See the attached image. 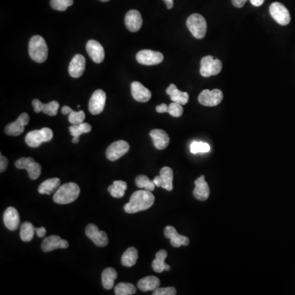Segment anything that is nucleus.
Segmentation results:
<instances>
[{"instance_id": "obj_11", "label": "nucleus", "mask_w": 295, "mask_h": 295, "mask_svg": "<svg viewBox=\"0 0 295 295\" xmlns=\"http://www.w3.org/2000/svg\"><path fill=\"white\" fill-rule=\"evenodd\" d=\"M130 150V144L125 140H118L110 144L106 151V156L108 160L117 161L122 156L128 153Z\"/></svg>"}, {"instance_id": "obj_6", "label": "nucleus", "mask_w": 295, "mask_h": 295, "mask_svg": "<svg viewBox=\"0 0 295 295\" xmlns=\"http://www.w3.org/2000/svg\"><path fill=\"white\" fill-rule=\"evenodd\" d=\"M222 70V63L218 58H214L210 55L202 58L200 62V74L204 77L217 76Z\"/></svg>"}, {"instance_id": "obj_41", "label": "nucleus", "mask_w": 295, "mask_h": 295, "mask_svg": "<svg viewBox=\"0 0 295 295\" xmlns=\"http://www.w3.org/2000/svg\"><path fill=\"white\" fill-rule=\"evenodd\" d=\"M153 295H176V290L174 287H167V288L156 289L153 291Z\"/></svg>"}, {"instance_id": "obj_21", "label": "nucleus", "mask_w": 295, "mask_h": 295, "mask_svg": "<svg viewBox=\"0 0 295 295\" xmlns=\"http://www.w3.org/2000/svg\"><path fill=\"white\" fill-rule=\"evenodd\" d=\"M131 94L135 100L140 103H146L150 100L152 97L151 92L149 89L144 87L139 81H134L131 84Z\"/></svg>"}, {"instance_id": "obj_46", "label": "nucleus", "mask_w": 295, "mask_h": 295, "mask_svg": "<svg viewBox=\"0 0 295 295\" xmlns=\"http://www.w3.org/2000/svg\"><path fill=\"white\" fill-rule=\"evenodd\" d=\"M264 1H265V0H250L252 4L255 6V7H260V6H262V5L263 4Z\"/></svg>"}, {"instance_id": "obj_40", "label": "nucleus", "mask_w": 295, "mask_h": 295, "mask_svg": "<svg viewBox=\"0 0 295 295\" xmlns=\"http://www.w3.org/2000/svg\"><path fill=\"white\" fill-rule=\"evenodd\" d=\"M184 109L183 107L180 103H171L168 106V113L171 116L174 117H180L183 114Z\"/></svg>"}, {"instance_id": "obj_44", "label": "nucleus", "mask_w": 295, "mask_h": 295, "mask_svg": "<svg viewBox=\"0 0 295 295\" xmlns=\"http://www.w3.org/2000/svg\"><path fill=\"white\" fill-rule=\"evenodd\" d=\"M231 1H232V4H233L235 7L241 8V7L245 6V3H246L248 0H231Z\"/></svg>"}, {"instance_id": "obj_3", "label": "nucleus", "mask_w": 295, "mask_h": 295, "mask_svg": "<svg viewBox=\"0 0 295 295\" xmlns=\"http://www.w3.org/2000/svg\"><path fill=\"white\" fill-rule=\"evenodd\" d=\"M29 54L34 62L42 63L48 58V48L45 40L40 35H34L29 42Z\"/></svg>"}, {"instance_id": "obj_18", "label": "nucleus", "mask_w": 295, "mask_h": 295, "mask_svg": "<svg viewBox=\"0 0 295 295\" xmlns=\"http://www.w3.org/2000/svg\"><path fill=\"white\" fill-rule=\"evenodd\" d=\"M125 24L127 29L131 32H137L143 25V19L140 11L137 10H130L125 17Z\"/></svg>"}, {"instance_id": "obj_20", "label": "nucleus", "mask_w": 295, "mask_h": 295, "mask_svg": "<svg viewBox=\"0 0 295 295\" xmlns=\"http://www.w3.org/2000/svg\"><path fill=\"white\" fill-rule=\"evenodd\" d=\"M85 68V58L81 54H76L69 65L68 71L70 76L79 78L82 76Z\"/></svg>"}, {"instance_id": "obj_8", "label": "nucleus", "mask_w": 295, "mask_h": 295, "mask_svg": "<svg viewBox=\"0 0 295 295\" xmlns=\"http://www.w3.org/2000/svg\"><path fill=\"white\" fill-rule=\"evenodd\" d=\"M223 99V93L218 89L209 90L204 89L199 96V103L206 107H215L222 103Z\"/></svg>"}, {"instance_id": "obj_24", "label": "nucleus", "mask_w": 295, "mask_h": 295, "mask_svg": "<svg viewBox=\"0 0 295 295\" xmlns=\"http://www.w3.org/2000/svg\"><path fill=\"white\" fill-rule=\"evenodd\" d=\"M195 188L194 190V196L198 200L205 201L210 195V189L205 181V176H201L195 181Z\"/></svg>"}, {"instance_id": "obj_16", "label": "nucleus", "mask_w": 295, "mask_h": 295, "mask_svg": "<svg viewBox=\"0 0 295 295\" xmlns=\"http://www.w3.org/2000/svg\"><path fill=\"white\" fill-rule=\"evenodd\" d=\"M86 51L89 57L94 61L95 63H101L103 62L105 57L104 49L100 43L96 40L91 39L89 40L86 44Z\"/></svg>"}, {"instance_id": "obj_4", "label": "nucleus", "mask_w": 295, "mask_h": 295, "mask_svg": "<svg viewBox=\"0 0 295 295\" xmlns=\"http://www.w3.org/2000/svg\"><path fill=\"white\" fill-rule=\"evenodd\" d=\"M186 25L193 36L196 39H203L207 32V21L204 16L199 13H194L188 17Z\"/></svg>"}, {"instance_id": "obj_1", "label": "nucleus", "mask_w": 295, "mask_h": 295, "mask_svg": "<svg viewBox=\"0 0 295 295\" xmlns=\"http://www.w3.org/2000/svg\"><path fill=\"white\" fill-rule=\"evenodd\" d=\"M155 201V197L149 190H138L133 193L128 204L124 206L126 213L133 214L141 211L147 210L153 206Z\"/></svg>"}, {"instance_id": "obj_10", "label": "nucleus", "mask_w": 295, "mask_h": 295, "mask_svg": "<svg viewBox=\"0 0 295 295\" xmlns=\"http://www.w3.org/2000/svg\"><path fill=\"white\" fill-rule=\"evenodd\" d=\"M163 53L157 51L144 49L136 54V60L140 64L152 66V65L159 64L163 61Z\"/></svg>"}, {"instance_id": "obj_28", "label": "nucleus", "mask_w": 295, "mask_h": 295, "mask_svg": "<svg viewBox=\"0 0 295 295\" xmlns=\"http://www.w3.org/2000/svg\"><path fill=\"white\" fill-rule=\"evenodd\" d=\"M159 286H160V280L153 276L144 277L138 282V288L143 292L154 291L156 289L159 288Z\"/></svg>"}, {"instance_id": "obj_12", "label": "nucleus", "mask_w": 295, "mask_h": 295, "mask_svg": "<svg viewBox=\"0 0 295 295\" xmlns=\"http://www.w3.org/2000/svg\"><path fill=\"white\" fill-rule=\"evenodd\" d=\"M85 235L98 247H105L108 244V237L103 231H99L96 225L89 224L85 228Z\"/></svg>"}, {"instance_id": "obj_43", "label": "nucleus", "mask_w": 295, "mask_h": 295, "mask_svg": "<svg viewBox=\"0 0 295 295\" xmlns=\"http://www.w3.org/2000/svg\"><path fill=\"white\" fill-rule=\"evenodd\" d=\"M156 111L158 113H164V112H168V106L165 103H162L161 105H158L156 107Z\"/></svg>"}, {"instance_id": "obj_19", "label": "nucleus", "mask_w": 295, "mask_h": 295, "mask_svg": "<svg viewBox=\"0 0 295 295\" xmlns=\"http://www.w3.org/2000/svg\"><path fill=\"white\" fill-rule=\"evenodd\" d=\"M165 236L167 239H169L171 241V245L175 248L181 247V245H186L190 244V240L186 236H181L179 235L176 228L172 226H167L165 228Z\"/></svg>"}, {"instance_id": "obj_38", "label": "nucleus", "mask_w": 295, "mask_h": 295, "mask_svg": "<svg viewBox=\"0 0 295 295\" xmlns=\"http://www.w3.org/2000/svg\"><path fill=\"white\" fill-rule=\"evenodd\" d=\"M210 151V145L201 141H194L190 145V152L193 154L205 153Z\"/></svg>"}, {"instance_id": "obj_17", "label": "nucleus", "mask_w": 295, "mask_h": 295, "mask_svg": "<svg viewBox=\"0 0 295 295\" xmlns=\"http://www.w3.org/2000/svg\"><path fill=\"white\" fill-rule=\"evenodd\" d=\"M68 247V242L57 236H48L44 239L41 244L42 250L45 253L53 251L57 249H66Z\"/></svg>"}, {"instance_id": "obj_35", "label": "nucleus", "mask_w": 295, "mask_h": 295, "mask_svg": "<svg viewBox=\"0 0 295 295\" xmlns=\"http://www.w3.org/2000/svg\"><path fill=\"white\" fill-rule=\"evenodd\" d=\"M35 227L30 222H24L21 227L20 237L24 242H30L34 238Z\"/></svg>"}, {"instance_id": "obj_34", "label": "nucleus", "mask_w": 295, "mask_h": 295, "mask_svg": "<svg viewBox=\"0 0 295 295\" xmlns=\"http://www.w3.org/2000/svg\"><path fill=\"white\" fill-rule=\"evenodd\" d=\"M126 189H127V184L125 181H115L112 186L108 187V191L112 197L116 199H121L125 195Z\"/></svg>"}, {"instance_id": "obj_15", "label": "nucleus", "mask_w": 295, "mask_h": 295, "mask_svg": "<svg viewBox=\"0 0 295 295\" xmlns=\"http://www.w3.org/2000/svg\"><path fill=\"white\" fill-rule=\"evenodd\" d=\"M153 183L157 187H162L168 191L173 190V171L169 167L161 169L160 175L153 179Z\"/></svg>"}, {"instance_id": "obj_45", "label": "nucleus", "mask_w": 295, "mask_h": 295, "mask_svg": "<svg viewBox=\"0 0 295 295\" xmlns=\"http://www.w3.org/2000/svg\"><path fill=\"white\" fill-rule=\"evenodd\" d=\"M35 233L39 238H43L46 235V229L44 227H39V228H35Z\"/></svg>"}, {"instance_id": "obj_7", "label": "nucleus", "mask_w": 295, "mask_h": 295, "mask_svg": "<svg viewBox=\"0 0 295 295\" xmlns=\"http://www.w3.org/2000/svg\"><path fill=\"white\" fill-rule=\"evenodd\" d=\"M17 169H25L31 180H36L41 174V166L32 158H21L15 162Z\"/></svg>"}, {"instance_id": "obj_37", "label": "nucleus", "mask_w": 295, "mask_h": 295, "mask_svg": "<svg viewBox=\"0 0 295 295\" xmlns=\"http://www.w3.org/2000/svg\"><path fill=\"white\" fill-rule=\"evenodd\" d=\"M135 184H136L137 187L149 190L151 192L155 190V184L153 183V181H150L148 176H144V175L138 176L135 179Z\"/></svg>"}, {"instance_id": "obj_27", "label": "nucleus", "mask_w": 295, "mask_h": 295, "mask_svg": "<svg viewBox=\"0 0 295 295\" xmlns=\"http://www.w3.org/2000/svg\"><path fill=\"white\" fill-rule=\"evenodd\" d=\"M167 258V253L166 250H162L156 254V258L152 263V268L155 273H162L164 271H169L171 269L168 264L165 263V259Z\"/></svg>"}, {"instance_id": "obj_33", "label": "nucleus", "mask_w": 295, "mask_h": 295, "mask_svg": "<svg viewBox=\"0 0 295 295\" xmlns=\"http://www.w3.org/2000/svg\"><path fill=\"white\" fill-rule=\"evenodd\" d=\"M138 256V250L135 247L129 248L121 257V264L126 268H131L136 264Z\"/></svg>"}, {"instance_id": "obj_29", "label": "nucleus", "mask_w": 295, "mask_h": 295, "mask_svg": "<svg viewBox=\"0 0 295 295\" xmlns=\"http://www.w3.org/2000/svg\"><path fill=\"white\" fill-rule=\"evenodd\" d=\"M61 181L59 178H51L46 180L43 183L39 185L38 191L41 195H51L56 192L60 187Z\"/></svg>"}, {"instance_id": "obj_31", "label": "nucleus", "mask_w": 295, "mask_h": 295, "mask_svg": "<svg viewBox=\"0 0 295 295\" xmlns=\"http://www.w3.org/2000/svg\"><path fill=\"white\" fill-rule=\"evenodd\" d=\"M61 112L62 114H68L69 122L72 125H79L85 121V114L83 111L75 112L71 108H69L68 106H64V107H62Z\"/></svg>"}, {"instance_id": "obj_39", "label": "nucleus", "mask_w": 295, "mask_h": 295, "mask_svg": "<svg viewBox=\"0 0 295 295\" xmlns=\"http://www.w3.org/2000/svg\"><path fill=\"white\" fill-rule=\"evenodd\" d=\"M74 0H50V6L57 11H66V8L73 4Z\"/></svg>"}, {"instance_id": "obj_22", "label": "nucleus", "mask_w": 295, "mask_h": 295, "mask_svg": "<svg viewBox=\"0 0 295 295\" xmlns=\"http://www.w3.org/2000/svg\"><path fill=\"white\" fill-rule=\"evenodd\" d=\"M34 112L39 113L43 112L45 114L49 115L51 117L57 114V110L59 108V103L57 101H52L50 103H43L39 99H34L32 102Z\"/></svg>"}, {"instance_id": "obj_13", "label": "nucleus", "mask_w": 295, "mask_h": 295, "mask_svg": "<svg viewBox=\"0 0 295 295\" xmlns=\"http://www.w3.org/2000/svg\"><path fill=\"white\" fill-rule=\"evenodd\" d=\"M106 93L103 89H97L89 99V110L93 115H98L103 112L105 107Z\"/></svg>"}, {"instance_id": "obj_23", "label": "nucleus", "mask_w": 295, "mask_h": 295, "mask_svg": "<svg viewBox=\"0 0 295 295\" xmlns=\"http://www.w3.org/2000/svg\"><path fill=\"white\" fill-rule=\"evenodd\" d=\"M3 222L5 227L10 231H16L20 225V217L16 208L9 207L6 209L3 214Z\"/></svg>"}, {"instance_id": "obj_42", "label": "nucleus", "mask_w": 295, "mask_h": 295, "mask_svg": "<svg viewBox=\"0 0 295 295\" xmlns=\"http://www.w3.org/2000/svg\"><path fill=\"white\" fill-rule=\"evenodd\" d=\"M7 164H8V161H7V158H5L4 156L1 154L0 156V172H3L5 170L7 169Z\"/></svg>"}, {"instance_id": "obj_5", "label": "nucleus", "mask_w": 295, "mask_h": 295, "mask_svg": "<svg viewBox=\"0 0 295 295\" xmlns=\"http://www.w3.org/2000/svg\"><path fill=\"white\" fill-rule=\"evenodd\" d=\"M53 133L51 129L44 127L41 130L30 131L25 135V141L28 146L37 148L43 143L48 142L53 139Z\"/></svg>"}, {"instance_id": "obj_47", "label": "nucleus", "mask_w": 295, "mask_h": 295, "mask_svg": "<svg viewBox=\"0 0 295 295\" xmlns=\"http://www.w3.org/2000/svg\"><path fill=\"white\" fill-rule=\"evenodd\" d=\"M164 1L165 3L167 5V7L168 9H172V7H173V4H174V2H173V0H163Z\"/></svg>"}, {"instance_id": "obj_32", "label": "nucleus", "mask_w": 295, "mask_h": 295, "mask_svg": "<svg viewBox=\"0 0 295 295\" xmlns=\"http://www.w3.org/2000/svg\"><path fill=\"white\" fill-rule=\"evenodd\" d=\"M117 278V273L114 268H108L102 273V283L103 288L111 290L114 286V282Z\"/></svg>"}, {"instance_id": "obj_14", "label": "nucleus", "mask_w": 295, "mask_h": 295, "mask_svg": "<svg viewBox=\"0 0 295 295\" xmlns=\"http://www.w3.org/2000/svg\"><path fill=\"white\" fill-rule=\"evenodd\" d=\"M29 121H30L29 115L25 112H23L16 121L8 124L5 127L6 135H12V136H18L21 135L25 130V126L28 125Z\"/></svg>"}, {"instance_id": "obj_25", "label": "nucleus", "mask_w": 295, "mask_h": 295, "mask_svg": "<svg viewBox=\"0 0 295 295\" xmlns=\"http://www.w3.org/2000/svg\"><path fill=\"white\" fill-rule=\"evenodd\" d=\"M149 135L151 136L156 149L163 150L168 146L170 143V138L166 131L160 130V129H155V130L150 131Z\"/></svg>"}, {"instance_id": "obj_36", "label": "nucleus", "mask_w": 295, "mask_h": 295, "mask_svg": "<svg viewBox=\"0 0 295 295\" xmlns=\"http://www.w3.org/2000/svg\"><path fill=\"white\" fill-rule=\"evenodd\" d=\"M136 293V288L131 283H119L115 286V294L117 295H132Z\"/></svg>"}, {"instance_id": "obj_30", "label": "nucleus", "mask_w": 295, "mask_h": 295, "mask_svg": "<svg viewBox=\"0 0 295 295\" xmlns=\"http://www.w3.org/2000/svg\"><path fill=\"white\" fill-rule=\"evenodd\" d=\"M91 130V125H89V123H85V122H82V123L79 124V125H72V126H70L69 131H70L71 135L73 136L72 142L74 144H78L80 141V135H82V134H85V133L90 132Z\"/></svg>"}, {"instance_id": "obj_26", "label": "nucleus", "mask_w": 295, "mask_h": 295, "mask_svg": "<svg viewBox=\"0 0 295 295\" xmlns=\"http://www.w3.org/2000/svg\"><path fill=\"white\" fill-rule=\"evenodd\" d=\"M167 94L169 95L172 102L180 103L181 105H186L189 101V94L179 90L174 84H171L169 87H167Z\"/></svg>"}, {"instance_id": "obj_9", "label": "nucleus", "mask_w": 295, "mask_h": 295, "mask_svg": "<svg viewBox=\"0 0 295 295\" xmlns=\"http://www.w3.org/2000/svg\"><path fill=\"white\" fill-rule=\"evenodd\" d=\"M271 16L275 21L282 25H287L291 22V14L290 11L285 7V5L279 2L272 3L269 8Z\"/></svg>"}, {"instance_id": "obj_2", "label": "nucleus", "mask_w": 295, "mask_h": 295, "mask_svg": "<svg viewBox=\"0 0 295 295\" xmlns=\"http://www.w3.org/2000/svg\"><path fill=\"white\" fill-rule=\"evenodd\" d=\"M80 187L77 184L69 182L60 186L53 195V201L57 204L73 203L80 195Z\"/></svg>"}, {"instance_id": "obj_48", "label": "nucleus", "mask_w": 295, "mask_h": 295, "mask_svg": "<svg viewBox=\"0 0 295 295\" xmlns=\"http://www.w3.org/2000/svg\"><path fill=\"white\" fill-rule=\"evenodd\" d=\"M100 1H102V2H108L109 0H100Z\"/></svg>"}]
</instances>
